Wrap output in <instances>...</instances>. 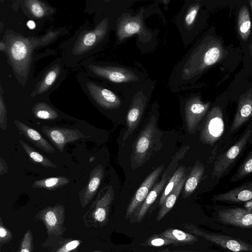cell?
<instances>
[{"label": "cell", "mask_w": 252, "mask_h": 252, "mask_svg": "<svg viewBox=\"0 0 252 252\" xmlns=\"http://www.w3.org/2000/svg\"><path fill=\"white\" fill-rule=\"evenodd\" d=\"M114 197L112 186L100 190L96 199L83 216L85 226L98 227L105 225L107 220L110 207Z\"/></svg>", "instance_id": "3"}, {"label": "cell", "mask_w": 252, "mask_h": 252, "mask_svg": "<svg viewBox=\"0 0 252 252\" xmlns=\"http://www.w3.org/2000/svg\"><path fill=\"white\" fill-rule=\"evenodd\" d=\"M14 124L19 132L36 147L48 153L55 152L54 148L37 130L18 120Z\"/></svg>", "instance_id": "19"}, {"label": "cell", "mask_w": 252, "mask_h": 252, "mask_svg": "<svg viewBox=\"0 0 252 252\" xmlns=\"http://www.w3.org/2000/svg\"><path fill=\"white\" fill-rule=\"evenodd\" d=\"M252 172V151L244 160L236 173L231 178L232 182L241 180Z\"/></svg>", "instance_id": "30"}, {"label": "cell", "mask_w": 252, "mask_h": 252, "mask_svg": "<svg viewBox=\"0 0 252 252\" xmlns=\"http://www.w3.org/2000/svg\"><path fill=\"white\" fill-rule=\"evenodd\" d=\"M210 103L203 102L199 98L193 97L189 99L185 108V120L188 130L192 132L208 111Z\"/></svg>", "instance_id": "12"}, {"label": "cell", "mask_w": 252, "mask_h": 252, "mask_svg": "<svg viewBox=\"0 0 252 252\" xmlns=\"http://www.w3.org/2000/svg\"><path fill=\"white\" fill-rule=\"evenodd\" d=\"M33 248L32 233L31 230H28L22 239L19 252H33Z\"/></svg>", "instance_id": "33"}, {"label": "cell", "mask_w": 252, "mask_h": 252, "mask_svg": "<svg viewBox=\"0 0 252 252\" xmlns=\"http://www.w3.org/2000/svg\"><path fill=\"white\" fill-rule=\"evenodd\" d=\"M8 172V167L5 160L0 158V175L1 176Z\"/></svg>", "instance_id": "39"}, {"label": "cell", "mask_w": 252, "mask_h": 252, "mask_svg": "<svg viewBox=\"0 0 252 252\" xmlns=\"http://www.w3.org/2000/svg\"><path fill=\"white\" fill-rule=\"evenodd\" d=\"M238 31L243 40H246L249 38L251 31V21L246 5H243L239 12Z\"/></svg>", "instance_id": "26"}, {"label": "cell", "mask_w": 252, "mask_h": 252, "mask_svg": "<svg viewBox=\"0 0 252 252\" xmlns=\"http://www.w3.org/2000/svg\"><path fill=\"white\" fill-rule=\"evenodd\" d=\"M185 175V168L181 166L175 171L168 181L161 194L159 205L161 206L164 201Z\"/></svg>", "instance_id": "28"}, {"label": "cell", "mask_w": 252, "mask_h": 252, "mask_svg": "<svg viewBox=\"0 0 252 252\" xmlns=\"http://www.w3.org/2000/svg\"><path fill=\"white\" fill-rule=\"evenodd\" d=\"M160 136L156 117L152 116L135 140L131 155L132 167L141 166L148 160L156 144L159 143Z\"/></svg>", "instance_id": "2"}, {"label": "cell", "mask_w": 252, "mask_h": 252, "mask_svg": "<svg viewBox=\"0 0 252 252\" xmlns=\"http://www.w3.org/2000/svg\"><path fill=\"white\" fill-rule=\"evenodd\" d=\"M186 179L187 176L185 175L165 199L158 213L157 220L160 221L172 208L185 185Z\"/></svg>", "instance_id": "22"}, {"label": "cell", "mask_w": 252, "mask_h": 252, "mask_svg": "<svg viewBox=\"0 0 252 252\" xmlns=\"http://www.w3.org/2000/svg\"><path fill=\"white\" fill-rule=\"evenodd\" d=\"M20 145L31 160L35 164H39L45 167L56 168L57 165L44 155L35 151L25 142L20 140Z\"/></svg>", "instance_id": "27"}, {"label": "cell", "mask_w": 252, "mask_h": 252, "mask_svg": "<svg viewBox=\"0 0 252 252\" xmlns=\"http://www.w3.org/2000/svg\"><path fill=\"white\" fill-rule=\"evenodd\" d=\"M69 181L68 178L64 176L54 177L35 181L32 184V187L53 190L63 188L67 185Z\"/></svg>", "instance_id": "25"}, {"label": "cell", "mask_w": 252, "mask_h": 252, "mask_svg": "<svg viewBox=\"0 0 252 252\" xmlns=\"http://www.w3.org/2000/svg\"><path fill=\"white\" fill-rule=\"evenodd\" d=\"M87 88L92 97L101 107L113 109L121 105L120 98L111 91L92 83L87 84Z\"/></svg>", "instance_id": "16"}, {"label": "cell", "mask_w": 252, "mask_h": 252, "mask_svg": "<svg viewBox=\"0 0 252 252\" xmlns=\"http://www.w3.org/2000/svg\"><path fill=\"white\" fill-rule=\"evenodd\" d=\"M12 239V233L3 224L0 218V243L1 245L9 243Z\"/></svg>", "instance_id": "35"}, {"label": "cell", "mask_w": 252, "mask_h": 252, "mask_svg": "<svg viewBox=\"0 0 252 252\" xmlns=\"http://www.w3.org/2000/svg\"><path fill=\"white\" fill-rule=\"evenodd\" d=\"M224 130L222 109L214 107L208 113L201 131L200 139L203 143L213 145L222 136Z\"/></svg>", "instance_id": "7"}, {"label": "cell", "mask_w": 252, "mask_h": 252, "mask_svg": "<svg viewBox=\"0 0 252 252\" xmlns=\"http://www.w3.org/2000/svg\"><path fill=\"white\" fill-rule=\"evenodd\" d=\"M81 243L80 240L52 236L48 237L43 246L48 248L50 252H76Z\"/></svg>", "instance_id": "20"}, {"label": "cell", "mask_w": 252, "mask_h": 252, "mask_svg": "<svg viewBox=\"0 0 252 252\" xmlns=\"http://www.w3.org/2000/svg\"><path fill=\"white\" fill-rule=\"evenodd\" d=\"M27 2L29 9L33 15L37 18L42 17L44 15V9L38 1L29 0Z\"/></svg>", "instance_id": "37"}, {"label": "cell", "mask_w": 252, "mask_h": 252, "mask_svg": "<svg viewBox=\"0 0 252 252\" xmlns=\"http://www.w3.org/2000/svg\"><path fill=\"white\" fill-rule=\"evenodd\" d=\"M184 228L195 236L201 237L207 241L233 252H252V245L233 237L206 232L192 224H184Z\"/></svg>", "instance_id": "5"}, {"label": "cell", "mask_w": 252, "mask_h": 252, "mask_svg": "<svg viewBox=\"0 0 252 252\" xmlns=\"http://www.w3.org/2000/svg\"><path fill=\"white\" fill-rule=\"evenodd\" d=\"M0 104V127L1 129L5 130L7 126V118L5 105L1 97Z\"/></svg>", "instance_id": "38"}, {"label": "cell", "mask_w": 252, "mask_h": 252, "mask_svg": "<svg viewBox=\"0 0 252 252\" xmlns=\"http://www.w3.org/2000/svg\"><path fill=\"white\" fill-rule=\"evenodd\" d=\"M41 130L61 152H63L64 146L67 143L88 137L77 129L44 126Z\"/></svg>", "instance_id": "8"}, {"label": "cell", "mask_w": 252, "mask_h": 252, "mask_svg": "<svg viewBox=\"0 0 252 252\" xmlns=\"http://www.w3.org/2000/svg\"><path fill=\"white\" fill-rule=\"evenodd\" d=\"M32 112L35 117L40 119L54 120L59 117L56 110L44 103H38L35 105Z\"/></svg>", "instance_id": "29"}, {"label": "cell", "mask_w": 252, "mask_h": 252, "mask_svg": "<svg viewBox=\"0 0 252 252\" xmlns=\"http://www.w3.org/2000/svg\"><path fill=\"white\" fill-rule=\"evenodd\" d=\"M159 252H192V251H183V252H170L169 251H162Z\"/></svg>", "instance_id": "42"}, {"label": "cell", "mask_w": 252, "mask_h": 252, "mask_svg": "<svg viewBox=\"0 0 252 252\" xmlns=\"http://www.w3.org/2000/svg\"><path fill=\"white\" fill-rule=\"evenodd\" d=\"M92 70L96 75L114 83L132 82L139 79L134 72L125 68L93 66Z\"/></svg>", "instance_id": "15"}, {"label": "cell", "mask_w": 252, "mask_h": 252, "mask_svg": "<svg viewBox=\"0 0 252 252\" xmlns=\"http://www.w3.org/2000/svg\"><path fill=\"white\" fill-rule=\"evenodd\" d=\"M107 29V21L104 20L95 32H89L85 34L77 46L79 51H84L94 45L98 39L105 34Z\"/></svg>", "instance_id": "24"}, {"label": "cell", "mask_w": 252, "mask_h": 252, "mask_svg": "<svg viewBox=\"0 0 252 252\" xmlns=\"http://www.w3.org/2000/svg\"><path fill=\"white\" fill-rule=\"evenodd\" d=\"M244 209L249 211L252 212V200L245 202L244 204Z\"/></svg>", "instance_id": "40"}, {"label": "cell", "mask_w": 252, "mask_h": 252, "mask_svg": "<svg viewBox=\"0 0 252 252\" xmlns=\"http://www.w3.org/2000/svg\"><path fill=\"white\" fill-rule=\"evenodd\" d=\"M164 167V165H161L154 170L147 177L138 189L127 208L126 218H129L140 207L157 179L163 170Z\"/></svg>", "instance_id": "10"}, {"label": "cell", "mask_w": 252, "mask_h": 252, "mask_svg": "<svg viewBox=\"0 0 252 252\" xmlns=\"http://www.w3.org/2000/svg\"><path fill=\"white\" fill-rule=\"evenodd\" d=\"M104 169L101 164H98L91 171L89 182L79 192V198L82 208L86 207L93 199L104 176Z\"/></svg>", "instance_id": "14"}, {"label": "cell", "mask_w": 252, "mask_h": 252, "mask_svg": "<svg viewBox=\"0 0 252 252\" xmlns=\"http://www.w3.org/2000/svg\"><path fill=\"white\" fill-rule=\"evenodd\" d=\"M159 235L174 241L178 245L191 244L198 240L195 235L178 229L168 228Z\"/></svg>", "instance_id": "23"}, {"label": "cell", "mask_w": 252, "mask_h": 252, "mask_svg": "<svg viewBox=\"0 0 252 252\" xmlns=\"http://www.w3.org/2000/svg\"><path fill=\"white\" fill-rule=\"evenodd\" d=\"M57 74L58 72L55 69L48 72L39 86L38 89L39 93L44 92L53 84L57 78Z\"/></svg>", "instance_id": "34"}, {"label": "cell", "mask_w": 252, "mask_h": 252, "mask_svg": "<svg viewBox=\"0 0 252 252\" xmlns=\"http://www.w3.org/2000/svg\"><path fill=\"white\" fill-rule=\"evenodd\" d=\"M102 252L100 251H93V252Z\"/></svg>", "instance_id": "44"}, {"label": "cell", "mask_w": 252, "mask_h": 252, "mask_svg": "<svg viewBox=\"0 0 252 252\" xmlns=\"http://www.w3.org/2000/svg\"><path fill=\"white\" fill-rule=\"evenodd\" d=\"M35 217L43 223L48 237L62 236L66 230L64 226L65 208L63 205L58 204L43 208Z\"/></svg>", "instance_id": "4"}, {"label": "cell", "mask_w": 252, "mask_h": 252, "mask_svg": "<svg viewBox=\"0 0 252 252\" xmlns=\"http://www.w3.org/2000/svg\"><path fill=\"white\" fill-rule=\"evenodd\" d=\"M145 244L148 246L154 247H160L169 245H178L174 241L166 238L159 234L151 236Z\"/></svg>", "instance_id": "32"}, {"label": "cell", "mask_w": 252, "mask_h": 252, "mask_svg": "<svg viewBox=\"0 0 252 252\" xmlns=\"http://www.w3.org/2000/svg\"><path fill=\"white\" fill-rule=\"evenodd\" d=\"M199 8V3H196L189 8L185 17V23L187 26L189 27L193 23Z\"/></svg>", "instance_id": "36"}, {"label": "cell", "mask_w": 252, "mask_h": 252, "mask_svg": "<svg viewBox=\"0 0 252 252\" xmlns=\"http://www.w3.org/2000/svg\"><path fill=\"white\" fill-rule=\"evenodd\" d=\"M249 4L250 5V6L252 9V0H249Z\"/></svg>", "instance_id": "43"}, {"label": "cell", "mask_w": 252, "mask_h": 252, "mask_svg": "<svg viewBox=\"0 0 252 252\" xmlns=\"http://www.w3.org/2000/svg\"><path fill=\"white\" fill-rule=\"evenodd\" d=\"M143 9L135 16L129 14H123L117 25V35L120 41L135 33L139 35L146 33L148 35L143 23Z\"/></svg>", "instance_id": "9"}, {"label": "cell", "mask_w": 252, "mask_h": 252, "mask_svg": "<svg viewBox=\"0 0 252 252\" xmlns=\"http://www.w3.org/2000/svg\"><path fill=\"white\" fill-rule=\"evenodd\" d=\"M204 172V167L201 163H196L191 169L184 185L183 197L189 196L196 189Z\"/></svg>", "instance_id": "21"}, {"label": "cell", "mask_w": 252, "mask_h": 252, "mask_svg": "<svg viewBox=\"0 0 252 252\" xmlns=\"http://www.w3.org/2000/svg\"><path fill=\"white\" fill-rule=\"evenodd\" d=\"M224 49L219 39L206 37L196 48L184 65L182 76L189 79L222 59Z\"/></svg>", "instance_id": "1"}, {"label": "cell", "mask_w": 252, "mask_h": 252, "mask_svg": "<svg viewBox=\"0 0 252 252\" xmlns=\"http://www.w3.org/2000/svg\"><path fill=\"white\" fill-rule=\"evenodd\" d=\"M213 200L230 203H242L252 200V181L230 190L214 195Z\"/></svg>", "instance_id": "18"}, {"label": "cell", "mask_w": 252, "mask_h": 252, "mask_svg": "<svg viewBox=\"0 0 252 252\" xmlns=\"http://www.w3.org/2000/svg\"><path fill=\"white\" fill-rule=\"evenodd\" d=\"M252 136V122L239 139L227 151L220 155L215 162L212 175L220 178L227 171Z\"/></svg>", "instance_id": "6"}, {"label": "cell", "mask_w": 252, "mask_h": 252, "mask_svg": "<svg viewBox=\"0 0 252 252\" xmlns=\"http://www.w3.org/2000/svg\"><path fill=\"white\" fill-rule=\"evenodd\" d=\"M147 98L143 93L138 92L134 96L126 116L127 129L123 136L125 142L138 125L143 113Z\"/></svg>", "instance_id": "11"}, {"label": "cell", "mask_w": 252, "mask_h": 252, "mask_svg": "<svg viewBox=\"0 0 252 252\" xmlns=\"http://www.w3.org/2000/svg\"><path fill=\"white\" fill-rule=\"evenodd\" d=\"M10 52L14 60L20 61L24 59L27 55V47L22 40H16L11 45Z\"/></svg>", "instance_id": "31"}, {"label": "cell", "mask_w": 252, "mask_h": 252, "mask_svg": "<svg viewBox=\"0 0 252 252\" xmlns=\"http://www.w3.org/2000/svg\"><path fill=\"white\" fill-rule=\"evenodd\" d=\"M27 25L28 27V28L31 30L34 29L36 27L35 23H34V21H33L32 20H29L27 22Z\"/></svg>", "instance_id": "41"}, {"label": "cell", "mask_w": 252, "mask_h": 252, "mask_svg": "<svg viewBox=\"0 0 252 252\" xmlns=\"http://www.w3.org/2000/svg\"><path fill=\"white\" fill-rule=\"evenodd\" d=\"M219 218L223 223L242 228H252V212L244 208L225 209L219 212Z\"/></svg>", "instance_id": "13"}, {"label": "cell", "mask_w": 252, "mask_h": 252, "mask_svg": "<svg viewBox=\"0 0 252 252\" xmlns=\"http://www.w3.org/2000/svg\"><path fill=\"white\" fill-rule=\"evenodd\" d=\"M252 117V88L242 94L239 99L238 108L230 132L237 130Z\"/></svg>", "instance_id": "17"}]
</instances>
